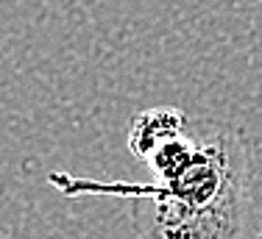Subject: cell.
<instances>
[{"label":"cell","mask_w":262,"mask_h":239,"mask_svg":"<svg viewBox=\"0 0 262 239\" xmlns=\"http://www.w3.org/2000/svg\"><path fill=\"white\" fill-rule=\"evenodd\" d=\"M48 184L64 198L131 200L137 239H243L251 198V148L237 125L198 119L190 161L165 178L140 184L51 173Z\"/></svg>","instance_id":"obj_1"},{"label":"cell","mask_w":262,"mask_h":239,"mask_svg":"<svg viewBox=\"0 0 262 239\" xmlns=\"http://www.w3.org/2000/svg\"><path fill=\"white\" fill-rule=\"evenodd\" d=\"M243 239H262V200L251 195L246 211V225H243Z\"/></svg>","instance_id":"obj_2"}]
</instances>
